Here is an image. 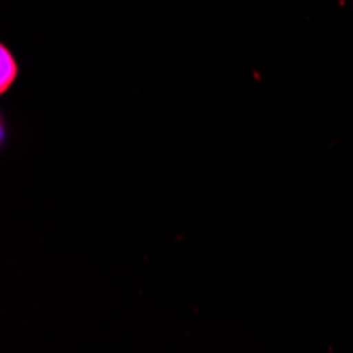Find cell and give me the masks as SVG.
I'll return each mask as SVG.
<instances>
[{
  "label": "cell",
  "mask_w": 353,
  "mask_h": 353,
  "mask_svg": "<svg viewBox=\"0 0 353 353\" xmlns=\"http://www.w3.org/2000/svg\"><path fill=\"white\" fill-rule=\"evenodd\" d=\"M19 77V63L7 45H0V93H7Z\"/></svg>",
  "instance_id": "obj_1"
}]
</instances>
